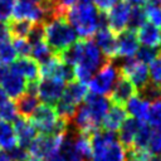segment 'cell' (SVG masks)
Returning <instances> with one entry per match:
<instances>
[{"label": "cell", "instance_id": "obj_1", "mask_svg": "<svg viewBox=\"0 0 161 161\" xmlns=\"http://www.w3.org/2000/svg\"><path fill=\"white\" fill-rule=\"evenodd\" d=\"M65 19L73 26L77 35L83 39H89L99 29V13L91 3H75L68 8Z\"/></svg>", "mask_w": 161, "mask_h": 161}, {"label": "cell", "instance_id": "obj_2", "mask_svg": "<svg viewBox=\"0 0 161 161\" xmlns=\"http://www.w3.org/2000/svg\"><path fill=\"white\" fill-rule=\"evenodd\" d=\"M92 161H125L127 155L116 132L99 128L91 135Z\"/></svg>", "mask_w": 161, "mask_h": 161}, {"label": "cell", "instance_id": "obj_3", "mask_svg": "<svg viewBox=\"0 0 161 161\" xmlns=\"http://www.w3.org/2000/svg\"><path fill=\"white\" fill-rule=\"evenodd\" d=\"M77 33L65 18H54L44 23V40L54 54H59L77 42Z\"/></svg>", "mask_w": 161, "mask_h": 161}, {"label": "cell", "instance_id": "obj_4", "mask_svg": "<svg viewBox=\"0 0 161 161\" xmlns=\"http://www.w3.org/2000/svg\"><path fill=\"white\" fill-rule=\"evenodd\" d=\"M108 59L104 58L99 48L96 45L94 42L91 39L82 40V53L78 64H75L74 68V78L84 84H87L94 72H98L102 65L107 62Z\"/></svg>", "mask_w": 161, "mask_h": 161}, {"label": "cell", "instance_id": "obj_5", "mask_svg": "<svg viewBox=\"0 0 161 161\" xmlns=\"http://www.w3.org/2000/svg\"><path fill=\"white\" fill-rule=\"evenodd\" d=\"M30 122L39 133L44 135H65L69 127V123L57 114L54 106L45 103L38 106L30 116Z\"/></svg>", "mask_w": 161, "mask_h": 161}, {"label": "cell", "instance_id": "obj_6", "mask_svg": "<svg viewBox=\"0 0 161 161\" xmlns=\"http://www.w3.org/2000/svg\"><path fill=\"white\" fill-rule=\"evenodd\" d=\"M121 72L117 65L113 64V60H107L102 68L92 77V79L88 82V87L92 93L107 96L111 93L114 83L117 82Z\"/></svg>", "mask_w": 161, "mask_h": 161}, {"label": "cell", "instance_id": "obj_7", "mask_svg": "<svg viewBox=\"0 0 161 161\" xmlns=\"http://www.w3.org/2000/svg\"><path fill=\"white\" fill-rule=\"evenodd\" d=\"M64 135H44L39 133L28 147L30 156H34L39 160H47L57 153H59L60 143Z\"/></svg>", "mask_w": 161, "mask_h": 161}, {"label": "cell", "instance_id": "obj_8", "mask_svg": "<svg viewBox=\"0 0 161 161\" xmlns=\"http://www.w3.org/2000/svg\"><path fill=\"white\" fill-rule=\"evenodd\" d=\"M117 67L119 72L132 82L137 92L150 82V73L147 64L138 62L135 57L121 58V63Z\"/></svg>", "mask_w": 161, "mask_h": 161}, {"label": "cell", "instance_id": "obj_9", "mask_svg": "<svg viewBox=\"0 0 161 161\" xmlns=\"http://www.w3.org/2000/svg\"><path fill=\"white\" fill-rule=\"evenodd\" d=\"M65 82L55 77H44L38 80V98L45 104L54 106L62 97Z\"/></svg>", "mask_w": 161, "mask_h": 161}, {"label": "cell", "instance_id": "obj_10", "mask_svg": "<svg viewBox=\"0 0 161 161\" xmlns=\"http://www.w3.org/2000/svg\"><path fill=\"white\" fill-rule=\"evenodd\" d=\"M84 106L89 112L91 117L98 127H102V121L111 107V99L107 96H101L96 93H87L84 97Z\"/></svg>", "mask_w": 161, "mask_h": 161}, {"label": "cell", "instance_id": "obj_11", "mask_svg": "<svg viewBox=\"0 0 161 161\" xmlns=\"http://www.w3.org/2000/svg\"><path fill=\"white\" fill-rule=\"evenodd\" d=\"M130 13H131V6L125 1L114 5L108 13H106L108 28L116 34H119L121 31L126 30L128 25Z\"/></svg>", "mask_w": 161, "mask_h": 161}, {"label": "cell", "instance_id": "obj_12", "mask_svg": "<svg viewBox=\"0 0 161 161\" xmlns=\"http://www.w3.org/2000/svg\"><path fill=\"white\" fill-rule=\"evenodd\" d=\"M94 43L106 59L114 60L117 55V34L108 26L99 28L94 34Z\"/></svg>", "mask_w": 161, "mask_h": 161}, {"label": "cell", "instance_id": "obj_13", "mask_svg": "<svg viewBox=\"0 0 161 161\" xmlns=\"http://www.w3.org/2000/svg\"><path fill=\"white\" fill-rule=\"evenodd\" d=\"M14 19H24L31 23H43L45 21V14L39 4L29 3L25 0H16L13 9Z\"/></svg>", "mask_w": 161, "mask_h": 161}, {"label": "cell", "instance_id": "obj_14", "mask_svg": "<svg viewBox=\"0 0 161 161\" xmlns=\"http://www.w3.org/2000/svg\"><path fill=\"white\" fill-rule=\"evenodd\" d=\"M140 48L137 33L131 29H126L117 34V55L116 58L135 57Z\"/></svg>", "mask_w": 161, "mask_h": 161}, {"label": "cell", "instance_id": "obj_15", "mask_svg": "<svg viewBox=\"0 0 161 161\" xmlns=\"http://www.w3.org/2000/svg\"><path fill=\"white\" fill-rule=\"evenodd\" d=\"M137 93L135 86L132 84V82L125 75V74H119L117 82L114 83L111 93H109V99L113 104H126V102L133 97Z\"/></svg>", "mask_w": 161, "mask_h": 161}, {"label": "cell", "instance_id": "obj_16", "mask_svg": "<svg viewBox=\"0 0 161 161\" xmlns=\"http://www.w3.org/2000/svg\"><path fill=\"white\" fill-rule=\"evenodd\" d=\"M26 84L28 82L20 74L15 73L11 68L0 82V87L4 89L6 96L13 99H18L20 96H23L26 92Z\"/></svg>", "mask_w": 161, "mask_h": 161}, {"label": "cell", "instance_id": "obj_17", "mask_svg": "<svg viewBox=\"0 0 161 161\" xmlns=\"http://www.w3.org/2000/svg\"><path fill=\"white\" fill-rule=\"evenodd\" d=\"M10 68L15 73L20 74L26 82L38 80L40 77L39 64L33 58L29 57H19L10 64Z\"/></svg>", "mask_w": 161, "mask_h": 161}, {"label": "cell", "instance_id": "obj_18", "mask_svg": "<svg viewBox=\"0 0 161 161\" xmlns=\"http://www.w3.org/2000/svg\"><path fill=\"white\" fill-rule=\"evenodd\" d=\"M13 127L15 131L18 146L28 150L31 141L38 136V131L35 130V127L28 118H23L20 116L14 121Z\"/></svg>", "mask_w": 161, "mask_h": 161}, {"label": "cell", "instance_id": "obj_19", "mask_svg": "<svg viewBox=\"0 0 161 161\" xmlns=\"http://www.w3.org/2000/svg\"><path fill=\"white\" fill-rule=\"evenodd\" d=\"M87 92H88L87 84L74 79V80L68 82V84H65L64 92H63L59 101H62L65 104H69L72 107L78 108L79 103L84 99Z\"/></svg>", "mask_w": 161, "mask_h": 161}, {"label": "cell", "instance_id": "obj_20", "mask_svg": "<svg viewBox=\"0 0 161 161\" xmlns=\"http://www.w3.org/2000/svg\"><path fill=\"white\" fill-rule=\"evenodd\" d=\"M141 122L142 121H138L136 118H132V117H127L125 119V122L122 123L121 128L118 130V141L119 143L123 146V148L127 151H130L133 146V141H135V137L137 135V131L141 126Z\"/></svg>", "mask_w": 161, "mask_h": 161}, {"label": "cell", "instance_id": "obj_21", "mask_svg": "<svg viewBox=\"0 0 161 161\" xmlns=\"http://www.w3.org/2000/svg\"><path fill=\"white\" fill-rule=\"evenodd\" d=\"M127 112L123 108V106L121 104H111L108 112L106 113L103 121H102V127L103 130L107 131H112V132H117L122 123L125 122V119L127 118Z\"/></svg>", "mask_w": 161, "mask_h": 161}, {"label": "cell", "instance_id": "obj_22", "mask_svg": "<svg viewBox=\"0 0 161 161\" xmlns=\"http://www.w3.org/2000/svg\"><path fill=\"white\" fill-rule=\"evenodd\" d=\"M138 42L150 48H161V29L146 21L137 31Z\"/></svg>", "mask_w": 161, "mask_h": 161}, {"label": "cell", "instance_id": "obj_23", "mask_svg": "<svg viewBox=\"0 0 161 161\" xmlns=\"http://www.w3.org/2000/svg\"><path fill=\"white\" fill-rule=\"evenodd\" d=\"M148 106L150 103L146 102L145 99H142L137 93L131 97L127 102H126V112L127 116L136 118L138 121H145L146 116H147V111H148Z\"/></svg>", "mask_w": 161, "mask_h": 161}, {"label": "cell", "instance_id": "obj_24", "mask_svg": "<svg viewBox=\"0 0 161 161\" xmlns=\"http://www.w3.org/2000/svg\"><path fill=\"white\" fill-rule=\"evenodd\" d=\"M39 104H40V101L38 96L29 94L26 92L23 96H20L15 102L18 114L23 118H30V116L34 113V111L38 108Z\"/></svg>", "mask_w": 161, "mask_h": 161}, {"label": "cell", "instance_id": "obj_25", "mask_svg": "<svg viewBox=\"0 0 161 161\" xmlns=\"http://www.w3.org/2000/svg\"><path fill=\"white\" fill-rule=\"evenodd\" d=\"M18 145L14 127L10 122L0 121V147L5 151H10Z\"/></svg>", "mask_w": 161, "mask_h": 161}, {"label": "cell", "instance_id": "obj_26", "mask_svg": "<svg viewBox=\"0 0 161 161\" xmlns=\"http://www.w3.org/2000/svg\"><path fill=\"white\" fill-rule=\"evenodd\" d=\"M35 23L24 19H13L8 23L9 33L11 38H28Z\"/></svg>", "mask_w": 161, "mask_h": 161}, {"label": "cell", "instance_id": "obj_27", "mask_svg": "<svg viewBox=\"0 0 161 161\" xmlns=\"http://www.w3.org/2000/svg\"><path fill=\"white\" fill-rule=\"evenodd\" d=\"M151 133H152V127L146 123L145 121L141 122V126L137 131V135L135 137L133 141V146L131 150L135 151H148V143H150V138H151Z\"/></svg>", "mask_w": 161, "mask_h": 161}, {"label": "cell", "instance_id": "obj_28", "mask_svg": "<svg viewBox=\"0 0 161 161\" xmlns=\"http://www.w3.org/2000/svg\"><path fill=\"white\" fill-rule=\"evenodd\" d=\"M30 55L40 65V64L48 62L55 54L52 52V49L49 48L47 42L44 39H42V40L35 42V43H31V53H30Z\"/></svg>", "mask_w": 161, "mask_h": 161}, {"label": "cell", "instance_id": "obj_29", "mask_svg": "<svg viewBox=\"0 0 161 161\" xmlns=\"http://www.w3.org/2000/svg\"><path fill=\"white\" fill-rule=\"evenodd\" d=\"M146 13L143 6H131V13H130V19H128V25L127 29L137 31L145 23H146Z\"/></svg>", "mask_w": 161, "mask_h": 161}, {"label": "cell", "instance_id": "obj_30", "mask_svg": "<svg viewBox=\"0 0 161 161\" xmlns=\"http://www.w3.org/2000/svg\"><path fill=\"white\" fill-rule=\"evenodd\" d=\"M137 94L146 102L152 103L161 98V86H158L153 82H148L142 89H140L137 92Z\"/></svg>", "mask_w": 161, "mask_h": 161}, {"label": "cell", "instance_id": "obj_31", "mask_svg": "<svg viewBox=\"0 0 161 161\" xmlns=\"http://www.w3.org/2000/svg\"><path fill=\"white\" fill-rule=\"evenodd\" d=\"M145 122L153 128L161 127V101L160 99L150 103Z\"/></svg>", "mask_w": 161, "mask_h": 161}, {"label": "cell", "instance_id": "obj_32", "mask_svg": "<svg viewBox=\"0 0 161 161\" xmlns=\"http://www.w3.org/2000/svg\"><path fill=\"white\" fill-rule=\"evenodd\" d=\"M18 117H19V114L16 111V106L10 99H8L6 102H4L0 106V121L14 122Z\"/></svg>", "mask_w": 161, "mask_h": 161}, {"label": "cell", "instance_id": "obj_33", "mask_svg": "<svg viewBox=\"0 0 161 161\" xmlns=\"http://www.w3.org/2000/svg\"><path fill=\"white\" fill-rule=\"evenodd\" d=\"M148 73L151 82L161 86V49L158 50L157 55L148 64Z\"/></svg>", "mask_w": 161, "mask_h": 161}, {"label": "cell", "instance_id": "obj_34", "mask_svg": "<svg viewBox=\"0 0 161 161\" xmlns=\"http://www.w3.org/2000/svg\"><path fill=\"white\" fill-rule=\"evenodd\" d=\"M16 58L15 49L10 40H5L0 43V62L4 64H11Z\"/></svg>", "mask_w": 161, "mask_h": 161}, {"label": "cell", "instance_id": "obj_35", "mask_svg": "<svg viewBox=\"0 0 161 161\" xmlns=\"http://www.w3.org/2000/svg\"><path fill=\"white\" fill-rule=\"evenodd\" d=\"M13 47L15 49L16 55L19 57H29L31 53V44L28 38H13Z\"/></svg>", "mask_w": 161, "mask_h": 161}, {"label": "cell", "instance_id": "obj_36", "mask_svg": "<svg viewBox=\"0 0 161 161\" xmlns=\"http://www.w3.org/2000/svg\"><path fill=\"white\" fill-rule=\"evenodd\" d=\"M160 49L161 48H150V47H145V45L140 47L137 53H136V55H135V58L138 62L143 63V64H150V62L157 55Z\"/></svg>", "mask_w": 161, "mask_h": 161}, {"label": "cell", "instance_id": "obj_37", "mask_svg": "<svg viewBox=\"0 0 161 161\" xmlns=\"http://www.w3.org/2000/svg\"><path fill=\"white\" fill-rule=\"evenodd\" d=\"M148 152L151 155H157L161 156V127L153 128L148 143Z\"/></svg>", "mask_w": 161, "mask_h": 161}, {"label": "cell", "instance_id": "obj_38", "mask_svg": "<svg viewBox=\"0 0 161 161\" xmlns=\"http://www.w3.org/2000/svg\"><path fill=\"white\" fill-rule=\"evenodd\" d=\"M145 13H146V19L148 20V23L158 28L161 26V8L160 6L147 4L145 8Z\"/></svg>", "mask_w": 161, "mask_h": 161}, {"label": "cell", "instance_id": "obj_39", "mask_svg": "<svg viewBox=\"0 0 161 161\" xmlns=\"http://www.w3.org/2000/svg\"><path fill=\"white\" fill-rule=\"evenodd\" d=\"M15 0H0V21L5 23L13 15Z\"/></svg>", "mask_w": 161, "mask_h": 161}, {"label": "cell", "instance_id": "obj_40", "mask_svg": "<svg viewBox=\"0 0 161 161\" xmlns=\"http://www.w3.org/2000/svg\"><path fill=\"white\" fill-rule=\"evenodd\" d=\"M8 155H9L11 161H26L29 158V156H30V153H29V151L26 148H23V147L18 146V145L14 148H11L8 152Z\"/></svg>", "mask_w": 161, "mask_h": 161}, {"label": "cell", "instance_id": "obj_41", "mask_svg": "<svg viewBox=\"0 0 161 161\" xmlns=\"http://www.w3.org/2000/svg\"><path fill=\"white\" fill-rule=\"evenodd\" d=\"M96 8L99 13H108L114 5L119 3V0H96Z\"/></svg>", "mask_w": 161, "mask_h": 161}, {"label": "cell", "instance_id": "obj_42", "mask_svg": "<svg viewBox=\"0 0 161 161\" xmlns=\"http://www.w3.org/2000/svg\"><path fill=\"white\" fill-rule=\"evenodd\" d=\"M5 40H10V33H9V28L6 23H1L0 21V43L5 42Z\"/></svg>", "mask_w": 161, "mask_h": 161}, {"label": "cell", "instance_id": "obj_43", "mask_svg": "<svg viewBox=\"0 0 161 161\" xmlns=\"http://www.w3.org/2000/svg\"><path fill=\"white\" fill-rule=\"evenodd\" d=\"M78 1H79V0H57V3H58L60 6L65 8V9L70 8L72 5H74V4L78 3Z\"/></svg>", "mask_w": 161, "mask_h": 161}, {"label": "cell", "instance_id": "obj_44", "mask_svg": "<svg viewBox=\"0 0 161 161\" xmlns=\"http://www.w3.org/2000/svg\"><path fill=\"white\" fill-rule=\"evenodd\" d=\"M126 4H128L130 6H142L143 4L147 3V0H125Z\"/></svg>", "mask_w": 161, "mask_h": 161}, {"label": "cell", "instance_id": "obj_45", "mask_svg": "<svg viewBox=\"0 0 161 161\" xmlns=\"http://www.w3.org/2000/svg\"><path fill=\"white\" fill-rule=\"evenodd\" d=\"M9 98H8V96H6V93L4 92V89L0 87V106L4 103V102H6Z\"/></svg>", "mask_w": 161, "mask_h": 161}, {"label": "cell", "instance_id": "obj_46", "mask_svg": "<svg viewBox=\"0 0 161 161\" xmlns=\"http://www.w3.org/2000/svg\"><path fill=\"white\" fill-rule=\"evenodd\" d=\"M45 161H67V160H65V158H63L59 153H57V155H54V156H52V157L47 158Z\"/></svg>", "mask_w": 161, "mask_h": 161}, {"label": "cell", "instance_id": "obj_47", "mask_svg": "<svg viewBox=\"0 0 161 161\" xmlns=\"http://www.w3.org/2000/svg\"><path fill=\"white\" fill-rule=\"evenodd\" d=\"M145 161H161V156H157V155H148Z\"/></svg>", "mask_w": 161, "mask_h": 161}, {"label": "cell", "instance_id": "obj_48", "mask_svg": "<svg viewBox=\"0 0 161 161\" xmlns=\"http://www.w3.org/2000/svg\"><path fill=\"white\" fill-rule=\"evenodd\" d=\"M0 161H11L8 152H4V151H0Z\"/></svg>", "mask_w": 161, "mask_h": 161}, {"label": "cell", "instance_id": "obj_49", "mask_svg": "<svg viewBox=\"0 0 161 161\" xmlns=\"http://www.w3.org/2000/svg\"><path fill=\"white\" fill-rule=\"evenodd\" d=\"M147 4H151V5H157V6H160V5H161V0H147Z\"/></svg>", "mask_w": 161, "mask_h": 161}, {"label": "cell", "instance_id": "obj_50", "mask_svg": "<svg viewBox=\"0 0 161 161\" xmlns=\"http://www.w3.org/2000/svg\"><path fill=\"white\" fill-rule=\"evenodd\" d=\"M26 161H42V160H39V158H36V157H34V156H29V158H28Z\"/></svg>", "mask_w": 161, "mask_h": 161}, {"label": "cell", "instance_id": "obj_51", "mask_svg": "<svg viewBox=\"0 0 161 161\" xmlns=\"http://www.w3.org/2000/svg\"><path fill=\"white\" fill-rule=\"evenodd\" d=\"M25 1H29V3H34V4H40L42 0H25Z\"/></svg>", "mask_w": 161, "mask_h": 161}, {"label": "cell", "instance_id": "obj_52", "mask_svg": "<svg viewBox=\"0 0 161 161\" xmlns=\"http://www.w3.org/2000/svg\"><path fill=\"white\" fill-rule=\"evenodd\" d=\"M80 1H84V3H91V4H93L96 0H80Z\"/></svg>", "mask_w": 161, "mask_h": 161}, {"label": "cell", "instance_id": "obj_53", "mask_svg": "<svg viewBox=\"0 0 161 161\" xmlns=\"http://www.w3.org/2000/svg\"><path fill=\"white\" fill-rule=\"evenodd\" d=\"M0 63H1V62H0Z\"/></svg>", "mask_w": 161, "mask_h": 161}]
</instances>
